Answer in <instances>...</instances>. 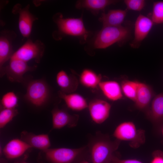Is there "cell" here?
<instances>
[{
  "mask_svg": "<svg viewBox=\"0 0 163 163\" xmlns=\"http://www.w3.org/2000/svg\"><path fill=\"white\" fill-rule=\"evenodd\" d=\"M120 142L117 139L111 140L108 135L97 132L90 137L87 145L89 161L91 163H109Z\"/></svg>",
  "mask_w": 163,
  "mask_h": 163,
  "instance_id": "1",
  "label": "cell"
},
{
  "mask_svg": "<svg viewBox=\"0 0 163 163\" xmlns=\"http://www.w3.org/2000/svg\"><path fill=\"white\" fill-rule=\"evenodd\" d=\"M131 28L127 25L118 27L103 26L97 34L93 46L96 49H105L114 43L121 45L130 37Z\"/></svg>",
  "mask_w": 163,
  "mask_h": 163,
  "instance_id": "2",
  "label": "cell"
},
{
  "mask_svg": "<svg viewBox=\"0 0 163 163\" xmlns=\"http://www.w3.org/2000/svg\"><path fill=\"white\" fill-rule=\"evenodd\" d=\"M46 158L51 163H80L89 161L87 145L78 148H49L44 151Z\"/></svg>",
  "mask_w": 163,
  "mask_h": 163,
  "instance_id": "3",
  "label": "cell"
},
{
  "mask_svg": "<svg viewBox=\"0 0 163 163\" xmlns=\"http://www.w3.org/2000/svg\"><path fill=\"white\" fill-rule=\"evenodd\" d=\"M53 19L58 28V31L54 34L81 37L85 40L90 35V33L85 27L82 17L64 18L61 14L57 13Z\"/></svg>",
  "mask_w": 163,
  "mask_h": 163,
  "instance_id": "4",
  "label": "cell"
},
{
  "mask_svg": "<svg viewBox=\"0 0 163 163\" xmlns=\"http://www.w3.org/2000/svg\"><path fill=\"white\" fill-rule=\"evenodd\" d=\"M113 135L116 139L128 142L132 147L136 148L145 141V131L137 129L131 121H126L120 124L116 128Z\"/></svg>",
  "mask_w": 163,
  "mask_h": 163,
  "instance_id": "5",
  "label": "cell"
},
{
  "mask_svg": "<svg viewBox=\"0 0 163 163\" xmlns=\"http://www.w3.org/2000/svg\"><path fill=\"white\" fill-rule=\"evenodd\" d=\"M45 49V45L41 40H36L34 42L29 38L14 52L11 58L18 59L27 62L34 59L36 62L39 63Z\"/></svg>",
  "mask_w": 163,
  "mask_h": 163,
  "instance_id": "6",
  "label": "cell"
},
{
  "mask_svg": "<svg viewBox=\"0 0 163 163\" xmlns=\"http://www.w3.org/2000/svg\"><path fill=\"white\" fill-rule=\"evenodd\" d=\"M49 96V88L46 82L42 79H37L28 83L24 97L34 105L40 107L46 102Z\"/></svg>",
  "mask_w": 163,
  "mask_h": 163,
  "instance_id": "7",
  "label": "cell"
},
{
  "mask_svg": "<svg viewBox=\"0 0 163 163\" xmlns=\"http://www.w3.org/2000/svg\"><path fill=\"white\" fill-rule=\"evenodd\" d=\"M36 66H29L27 62L16 59L11 58L8 64L0 70L1 76L5 74L11 82H21L24 80L23 75L26 72L36 69Z\"/></svg>",
  "mask_w": 163,
  "mask_h": 163,
  "instance_id": "8",
  "label": "cell"
},
{
  "mask_svg": "<svg viewBox=\"0 0 163 163\" xmlns=\"http://www.w3.org/2000/svg\"><path fill=\"white\" fill-rule=\"evenodd\" d=\"M29 4L22 8L21 5L17 3L13 7L12 12L19 15L18 25L20 33L23 37L30 38L34 22L38 19L29 11Z\"/></svg>",
  "mask_w": 163,
  "mask_h": 163,
  "instance_id": "9",
  "label": "cell"
},
{
  "mask_svg": "<svg viewBox=\"0 0 163 163\" xmlns=\"http://www.w3.org/2000/svg\"><path fill=\"white\" fill-rule=\"evenodd\" d=\"M154 24L151 18L139 14L135 22L134 27V37L130 43V46L138 48L142 42L146 37Z\"/></svg>",
  "mask_w": 163,
  "mask_h": 163,
  "instance_id": "10",
  "label": "cell"
},
{
  "mask_svg": "<svg viewBox=\"0 0 163 163\" xmlns=\"http://www.w3.org/2000/svg\"><path fill=\"white\" fill-rule=\"evenodd\" d=\"M17 37L13 30H4L0 34V70L4 64L10 60L14 52L12 43Z\"/></svg>",
  "mask_w": 163,
  "mask_h": 163,
  "instance_id": "11",
  "label": "cell"
},
{
  "mask_svg": "<svg viewBox=\"0 0 163 163\" xmlns=\"http://www.w3.org/2000/svg\"><path fill=\"white\" fill-rule=\"evenodd\" d=\"M155 95V93L151 86L139 82L136 97L134 101L135 107L144 113L146 115Z\"/></svg>",
  "mask_w": 163,
  "mask_h": 163,
  "instance_id": "12",
  "label": "cell"
},
{
  "mask_svg": "<svg viewBox=\"0 0 163 163\" xmlns=\"http://www.w3.org/2000/svg\"><path fill=\"white\" fill-rule=\"evenodd\" d=\"M145 115L154 127L160 133L163 126V92L155 96Z\"/></svg>",
  "mask_w": 163,
  "mask_h": 163,
  "instance_id": "13",
  "label": "cell"
},
{
  "mask_svg": "<svg viewBox=\"0 0 163 163\" xmlns=\"http://www.w3.org/2000/svg\"><path fill=\"white\" fill-rule=\"evenodd\" d=\"M88 107L93 121L96 123L100 124L109 117L111 106L105 101L96 99L89 103Z\"/></svg>",
  "mask_w": 163,
  "mask_h": 163,
  "instance_id": "14",
  "label": "cell"
},
{
  "mask_svg": "<svg viewBox=\"0 0 163 163\" xmlns=\"http://www.w3.org/2000/svg\"><path fill=\"white\" fill-rule=\"evenodd\" d=\"M51 113L53 129H60L66 126L72 128L77 124L79 119L78 115H71L58 107L54 108Z\"/></svg>",
  "mask_w": 163,
  "mask_h": 163,
  "instance_id": "15",
  "label": "cell"
},
{
  "mask_svg": "<svg viewBox=\"0 0 163 163\" xmlns=\"http://www.w3.org/2000/svg\"><path fill=\"white\" fill-rule=\"evenodd\" d=\"M32 148L22 139H14L9 141L3 149L6 157L9 159L18 158Z\"/></svg>",
  "mask_w": 163,
  "mask_h": 163,
  "instance_id": "16",
  "label": "cell"
},
{
  "mask_svg": "<svg viewBox=\"0 0 163 163\" xmlns=\"http://www.w3.org/2000/svg\"><path fill=\"white\" fill-rule=\"evenodd\" d=\"M21 139L28 144L31 147H34L43 151L49 148L50 142L47 134L36 135L24 131L21 134Z\"/></svg>",
  "mask_w": 163,
  "mask_h": 163,
  "instance_id": "17",
  "label": "cell"
},
{
  "mask_svg": "<svg viewBox=\"0 0 163 163\" xmlns=\"http://www.w3.org/2000/svg\"><path fill=\"white\" fill-rule=\"evenodd\" d=\"M127 9L110 10L107 13H103L99 21L103 26L118 27L122 25L127 13Z\"/></svg>",
  "mask_w": 163,
  "mask_h": 163,
  "instance_id": "18",
  "label": "cell"
},
{
  "mask_svg": "<svg viewBox=\"0 0 163 163\" xmlns=\"http://www.w3.org/2000/svg\"><path fill=\"white\" fill-rule=\"evenodd\" d=\"M59 97L62 99L67 106L71 109L77 111L83 110L88 107V104L85 99L79 94H66L59 91Z\"/></svg>",
  "mask_w": 163,
  "mask_h": 163,
  "instance_id": "19",
  "label": "cell"
},
{
  "mask_svg": "<svg viewBox=\"0 0 163 163\" xmlns=\"http://www.w3.org/2000/svg\"><path fill=\"white\" fill-rule=\"evenodd\" d=\"M56 82L61 91L66 94L71 93L77 88L78 82L74 76L68 75L63 70L59 71L56 76Z\"/></svg>",
  "mask_w": 163,
  "mask_h": 163,
  "instance_id": "20",
  "label": "cell"
},
{
  "mask_svg": "<svg viewBox=\"0 0 163 163\" xmlns=\"http://www.w3.org/2000/svg\"><path fill=\"white\" fill-rule=\"evenodd\" d=\"M99 87L105 96L112 101H116L123 97L121 87L115 81L101 82Z\"/></svg>",
  "mask_w": 163,
  "mask_h": 163,
  "instance_id": "21",
  "label": "cell"
},
{
  "mask_svg": "<svg viewBox=\"0 0 163 163\" xmlns=\"http://www.w3.org/2000/svg\"><path fill=\"white\" fill-rule=\"evenodd\" d=\"M117 2V1L111 0H79L76 2V7L78 9L85 8L96 13Z\"/></svg>",
  "mask_w": 163,
  "mask_h": 163,
  "instance_id": "22",
  "label": "cell"
},
{
  "mask_svg": "<svg viewBox=\"0 0 163 163\" xmlns=\"http://www.w3.org/2000/svg\"><path fill=\"white\" fill-rule=\"evenodd\" d=\"M102 76L93 71L88 69L83 70L80 76L81 83L84 86L90 88L94 89L99 86L101 82Z\"/></svg>",
  "mask_w": 163,
  "mask_h": 163,
  "instance_id": "23",
  "label": "cell"
},
{
  "mask_svg": "<svg viewBox=\"0 0 163 163\" xmlns=\"http://www.w3.org/2000/svg\"><path fill=\"white\" fill-rule=\"evenodd\" d=\"M139 82L124 80L121 83V88L124 95L134 102L136 97Z\"/></svg>",
  "mask_w": 163,
  "mask_h": 163,
  "instance_id": "24",
  "label": "cell"
},
{
  "mask_svg": "<svg viewBox=\"0 0 163 163\" xmlns=\"http://www.w3.org/2000/svg\"><path fill=\"white\" fill-rule=\"evenodd\" d=\"M18 98L13 91L5 94L1 100L2 107L3 108L14 109L18 106Z\"/></svg>",
  "mask_w": 163,
  "mask_h": 163,
  "instance_id": "25",
  "label": "cell"
},
{
  "mask_svg": "<svg viewBox=\"0 0 163 163\" xmlns=\"http://www.w3.org/2000/svg\"><path fill=\"white\" fill-rule=\"evenodd\" d=\"M151 18L154 24L163 23V1L153 2Z\"/></svg>",
  "mask_w": 163,
  "mask_h": 163,
  "instance_id": "26",
  "label": "cell"
},
{
  "mask_svg": "<svg viewBox=\"0 0 163 163\" xmlns=\"http://www.w3.org/2000/svg\"><path fill=\"white\" fill-rule=\"evenodd\" d=\"M18 113V110L16 108H2L0 112V128L5 127Z\"/></svg>",
  "mask_w": 163,
  "mask_h": 163,
  "instance_id": "27",
  "label": "cell"
},
{
  "mask_svg": "<svg viewBox=\"0 0 163 163\" xmlns=\"http://www.w3.org/2000/svg\"><path fill=\"white\" fill-rule=\"evenodd\" d=\"M126 9L140 11L144 8L146 2L144 0H125Z\"/></svg>",
  "mask_w": 163,
  "mask_h": 163,
  "instance_id": "28",
  "label": "cell"
},
{
  "mask_svg": "<svg viewBox=\"0 0 163 163\" xmlns=\"http://www.w3.org/2000/svg\"><path fill=\"white\" fill-rule=\"evenodd\" d=\"M109 163H143L136 159H121L114 155L112 156Z\"/></svg>",
  "mask_w": 163,
  "mask_h": 163,
  "instance_id": "29",
  "label": "cell"
},
{
  "mask_svg": "<svg viewBox=\"0 0 163 163\" xmlns=\"http://www.w3.org/2000/svg\"><path fill=\"white\" fill-rule=\"evenodd\" d=\"M152 159L150 163H163V152L156 150L152 153Z\"/></svg>",
  "mask_w": 163,
  "mask_h": 163,
  "instance_id": "30",
  "label": "cell"
},
{
  "mask_svg": "<svg viewBox=\"0 0 163 163\" xmlns=\"http://www.w3.org/2000/svg\"><path fill=\"white\" fill-rule=\"evenodd\" d=\"M80 163H91L88 160H84L81 161Z\"/></svg>",
  "mask_w": 163,
  "mask_h": 163,
  "instance_id": "31",
  "label": "cell"
},
{
  "mask_svg": "<svg viewBox=\"0 0 163 163\" xmlns=\"http://www.w3.org/2000/svg\"><path fill=\"white\" fill-rule=\"evenodd\" d=\"M160 133H161L162 135V136H163V126H162V127L161 128V131H160Z\"/></svg>",
  "mask_w": 163,
  "mask_h": 163,
  "instance_id": "32",
  "label": "cell"
},
{
  "mask_svg": "<svg viewBox=\"0 0 163 163\" xmlns=\"http://www.w3.org/2000/svg\"><path fill=\"white\" fill-rule=\"evenodd\" d=\"M22 163H27L26 162H23Z\"/></svg>",
  "mask_w": 163,
  "mask_h": 163,
  "instance_id": "33",
  "label": "cell"
}]
</instances>
